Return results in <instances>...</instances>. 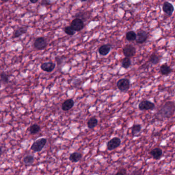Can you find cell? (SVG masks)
I'll list each match as a JSON object with an SVG mask.
<instances>
[{
	"mask_svg": "<svg viewBox=\"0 0 175 175\" xmlns=\"http://www.w3.org/2000/svg\"><path fill=\"white\" fill-rule=\"evenodd\" d=\"M175 102L168 101L158 108L155 114V117L160 120L170 118L175 114Z\"/></svg>",
	"mask_w": 175,
	"mask_h": 175,
	"instance_id": "obj_1",
	"label": "cell"
},
{
	"mask_svg": "<svg viewBox=\"0 0 175 175\" xmlns=\"http://www.w3.org/2000/svg\"><path fill=\"white\" fill-rule=\"evenodd\" d=\"M47 143V139L46 138H41L34 141L32 143L30 149L34 152H40L43 149Z\"/></svg>",
	"mask_w": 175,
	"mask_h": 175,
	"instance_id": "obj_2",
	"label": "cell"
},
{
	"mask_svg": "<svg viewBox=\"0 0 175 175\" xmlns=\"http://www.w3.org/2000/svg\"><path fill=\"white\" fill-rule=\"evenodd\" d=\"M130 82L127 79H121L117 83V86L120 91L122 93H126L130 89Z\"/></svg>",
	"mask_w": 175,
	"mask_h": 175,
	"instance_id": "obj_3",
	"label": "cell"
},
{
	"mask_svg": "<svg viewBox=\"0 0 175 175\" xmlns=\"http://www.w3.org/2000/svg\"><path fill=\"white\" fill-rule=\"evenodd\" d=\"M121 140L118 137H114L110 140L107 143V150H113L120 145Z\"/></svg>",
	"mask_w": 175,
	"mask_h": 175,
	"instance_id": "obj_4",
	"label": "cell"
},
{
	"mask_svg": "<svg viewBox=\"0 0 175 175\" xmlns=\"http://www.w3.org/2000/svg\"><path fill=\"white\" fill-rule=\"evenodd\" d=\"M155 107V104L148 100H143L138 105V108L141 110H150L154 109Z\"/></svg>",
	"mask_w": 175,
	"mask_h": 175,
	"instance_id": "obj_5",
	"label": "cell"
},
{
	"mask_svg": "<svg viewBox=\"0 0 175 175\" xmlns=\"http://www.w3.org/2000/svg\"><path fill=\"white\" fill-rule=\"evenodd\" d=\"M47 45V42L43 37H38L34 41V46L37 50H43Z\"/></svg>",
	"mask_w": 175,
	"mask_h": 175,
	"instance_id": "obj_6",
	"label": "cell"
},
{
	"mask_svg": "<svg viewBox=\"0 0 175 175\" xmlns=\"http://www.w3.org/2000/svg\"><path fill=\"white\" fill-rule=\"evenodd\" d=\"M71 26L75 32H80L84 28V21L81 19L77 18L73 20Z\"/></svg>",
	"mask_w": 175,
	"mask_h": 175,
	"instance_id": "obj_7",
	"label": "cell"
},
{
	"mask_svg": "<svg viewBox=\"0 0 175 175\" xmlns=\"http://www.w3.org/2000/svg\"><path fill=\"white\" fill-rule=\"evenodd\" d=\"M123 53L125 57L131 58L136 54V49L134 46L129 44L123 48Z\"/></svg>",
	"mask_w": 175,
	"mask_h": 175,
	"instance_id": "obj_8",
	"label": "cell"
},
{
	"mask_svg": "<svg viewBox=\"0 0 175 175\" xmlns=\"http://www.w3.org/2000/svg\"><path fill=\"white\" fill-rule=\"evenodd\" d=\"M148 38V32L142 30H140L137 34L136 41L137 43L142 44L145 42Z\"/></svg>",
	"mask_w": 175,
	"mask_h": 175,
	"instance_id": "obj_9",
	"label": "cell"
},
{
	"mask_svg": "<svg viewBox=\"0 0 175 175\" xmlns=\"http://www.w3.org/2000/svg\"><path fill=\"white\" fill-rule=\"evenodd\" d=\"M55 68H56V64L51 62H45L41 64V69L47 73L52 72V71L55 69Z\"/></svg>",
	"mask_w": 175,
	"mask_h": 175,
	"instance_id": "obj_10",
	"label": "cell"
},
{
	"mask_svg": "<svg viewBox=\"0 0 175 175\" xmlns=\"http://www.w3.org/2000/svg\"><path fill=\"white\" fill-rule=\"evenodd\" d=\"M162 9L165 14H167L168 16H171L174 11V7L171 3L165 2L164 3L163 5Z\"/></svg>",
	"mask_w": 175,
	"mask_h": 175,
	"instance_id": "obj_11",
	"label": "cell"
},
{
	"mask_svg": "<svg viewBox=\"0 0 175 175\" xmlns=\"http://www.w3.org/2000/svg\"><path fill=\"white\" fill-rule=\"evenodd\" d=\"M74 101L71 99H69L64 101L62 104V109L63 111H68L71 109L74 106Z\"/></svg>",
	"mask_w": 175,
	"mask_h": 175,
	"instance_id": "obj_12",
	"label": "cell"
},
{
	"mask_svg": "<svg viewBox=\"0 0 175 175\" xmlns=\"http://www.w3.org/2000/svg\"><path fill=\"white\" fill-rule=\"evenodd\" d=\"M150 154L155 160H159L162 157L163 152L161 148H156L152 149V150L150 151Z\"/></svg>",
	"mask_w": 175,
	"mask_h": 175,
	"instance_id": "obj_13",
	"label": "cell"
},
{
	"mask_svg": "<svg viewBox=\"0 0 175 175\" xmlns=\"http://www.w3.org/2000/svg\"><path fill=\"white\" fill-rule=\"evenodd\" d=\"M111 45L110 44H104L101 46L99 49V52L100 55L105 56L108 55L111 50Z\"/></svg>",
	"mask_w": 175,
	"mask_h": 175,
	"instance_id": "obj_14",
	"label": "cell"
},
{
	"mask_svg": "<svg viewBox=\"0 0 175 175\" xmlns=\"http://www.w3.org/2000/svg\"><path fill=\"white\" fill-rule=\"evenodd\" d=\"M160 71L162 75H168L172 72V69L167 64L165 63L160 67Z\"/></svg>",
	"mask_w": 175,
	"mask_h": 175,
	"instance_id": "obj_15",
	"label": "cell"
},
{
	"mask_svg": "<svg viewBox=\"0 0 175 175\" xmlns=\"http://www.w3.org/2000/svg\"><path fill=\"white\" fill-rule=\"evenodd\" d=\"M82 157V155L81 153L78 152H73L71 154L70 156L69 157V160L71 162L73 163H76L81 159Z\"/></svg>",
	"mask_w": 175,
	"mask_h": 175,
	"instance_id": "obj_16",
	"label": "cell"
},
{
	"mask_svg": "<svg viewBox=\"0 0 175 175\" xmlns=\"http://www.w3.org/2000/svg\"><path fill=\"white\" fill-rule=\"evenodd\" d=\"M27 31V29L25 27L19 28L18 29L16 30L13 33V35L12 36V38L14 39V38H17L20 36H21L22 35L25 34L26 33Z\"/></svg>",
	"mask_w": 175,
	"mask_h": 175,
	"instance_id": "obj_17",
	"label": "cell"
},
{
	"mask_svg": "<svg viewBox=\"0 0 175 175\" xmlns=\"http://www.w3.org/2000/svg\"><path fill=\"white\" fill-rule=\"evenodd\" d=\"M161 59V56L157 55L156 54H153L150 57L148 61L153 65H156L157 64L159 63Z\"/></svg>",
	"mask_w": 175,
	"mask_h": 175,
	"instance_id": "obj_18",
	"label": "cell"
},
{
	"mask_svg": "<svg viewBox=\"0 0 175 175\" xmlns=\"http://www.w3.org/2000/svg\"><path fill=\"white\" fill-rule=\"evenodd\" d=\"M98 123V119L95 117H93L89 119L87 123V125L89 129H93L97 125Z\"/></svg>",
	"mask_w": 175,
	"mask_h": 175,
	"instance_id": "obj_19",
	"label": "cell"
},
{
	"mask_svg": "<svg viewBox=\"0 0 175 175\" xmlns=\"http://www.w3.org/2000/svg\"><path fill=\"white\" fill-rule=\"evenodd\" d=\"M41 130V127L39 125L34 124L31 125L29 128V131L31 134L35 135L38 133Z\"/></svg>",
	"mask_w": 175,
	"mask_h": 175,
	"instance_id": "obj_20",
	"label": "cell"
},
{
	"mask_svg": "<svg viewBox=\"0 0 175 175\" xmlns=\"http://www.w3.org/2000/svg\"><path fill=\"white\" fill-rule=\"evenodd\" d=\"M137 34L134 31L127 32L126 34V38L128 41H135L136 39Z\"/></svg>",
	"mask_w": 175,
	"mask_h": 175,
	"instance_id": "obj_21",
	"label": "cell"
},
{
	"mask_svg": "<svg viewBox=\"0 0 175 175\" xmlns=\"http://www.w3.org/2000/svg\"><path fill=\"white\" fill-rule=\"evenodd\" d=\"M132 65L131 60L129 58L125 57L122 61V66L123 68L127 69Z\"/></svg>",
	"mask_w": 175,
	"mask_h": 175,
	"instance_id": "obj_22",
	"label": "cell"
},
{
	"mask_svg": "<svg viewBox=\"0 0 175 175\" xmlns=\"http://www.w3.org/2000/svg\"><path fill=\"white\" fill-rule=\"evenodd\" d=\"M1 82L2 84H7L9 82V76L5 72L1 73Z\"/></svg>",
	"mask_w": 175,
	"mask_h": 175,
	"instance_id": "obj_23",
	"label": "cell"
},
{
	"mask_svg": "<svg viewBox=\"0 0 175 175\" xmlns=\"http://www.w3.org/2000/svg\"><path fill=\"white\" fill-rule=\"evenodd\" d=\"M141 128L142 127L140 124H134L133 125L132 128V136H135L139 134V132H141Z\"/></svg>",
	"mask_w": 175,
	"mask_h": 175,
	"instance_id": "obj_24",
	"label": "cell"
},
{
	"mask_svg": "<svg viewBox=\"0 0 175 175\" xmlns=\"http://www.w3.org/2000/svg\"><path fill=\"white\" fill-rule=\"evenodd\" d=\"M34 158L32 156H27L23 159V162L26 165H30L34 163Z\"/></svg>",
	"mask_w": 175,
	"mask_h": 175,
	"instance_id": "obj_25",
	"label": "cell"
},
{
	"mask_svg": "<svg viewBox=\"0 0 175 175\" xmlns=\"http://www.w3.org/2000/svg\"><path fill=\"white\" fill-rule=\"evenodd\" d=\"M64 32L68 36H73L75 34V31L71 27V26H66L64 28Z\"/></svg>",
	"mask_w": 175,
	"mask_h": 175,
	"instance_id": "obj_26",
	"label": "cell"
},
{
	"mask_svg": "<svg viewBox=\"0 0 175 175\" xmlns=\"http://www.w3.org/2000/svg\"><path fill=\"white\" fill-rule=\"evenodd\" d=\"M126 170L125 168H121L119 171L116 173V175H127Z\"/></svg>",
	"mask_w": 175,
	"mask_h": 175,
	"instance_id": "obj_27",
	"label": "cell"
},
{
	"mask_svg": "<svg viewBox=\"0 0 175 175\" xmlns=\"http://www.w3.org/2000/svg\"><path fill=\"white\" fill-rule=\"evenodd\" d=\"M56 61L57 62V64H58V65H60V64L62 63V61H63L62 58L59 57H56Z\"/></svg>",
	"mask_w": 175,
	"mask_h": 175,
	"instance_id": "obj_28",
	"label": "cell"
},
{
	"mask_svg": "<svg viewBox=\"0 0 175 175\" xmlns=\"http://www.w3.org/2000/svg\"><path fill=\"white\" fill-rule=\"evenodd\" d=\"M30 2L31 3H33V4H35V3H36L38 2L39 0H30Z\"/></svg>",
	"mask_w": 175,
	"mask_h": 175,
	"instance_id": "obj_29",
	"label": "cell"
},
{
	"mask_svg": "<svg viewBox=\"0 0 175 175\" xmlns=\"http://www.w3.org/2000/svg\"><path fill=\"white\" fill-rule=\"evenodd\" d=\"M1 1H2V2H3L5 3L8 2L9 0H1Z\"/></svg>",
	"mask_w": 175,
	"mask_h": 175,
	"instance_id": "obj_30",
	"label": "cell"
},
{
	"mask_svg": "<svg viewBox=\"0 0 175 175\" xmlns=\"http://www.w3.org/2000/svg\"><path fill=\"white\" fill-rule=\"evenodd\" d=\"M81 2H86L87 1H89V0H80Z\"/></svg>",
	"mask_w": 175,
	"mask_h": 175,
	"instance_id": "obj_31",
	"label": "cell"
}]
</instances>
